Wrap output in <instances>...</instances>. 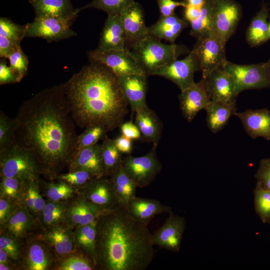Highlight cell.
Returning <instances> with one entry per match:
<instances>
[{"label": "cell", "mask_w": 270, "mask_h": 270, "mask_svg": "<svg viewBox=\"0 0 270 270\" xmlns=\"http://www.w3.org/2000/svg\"><path fill=\"white\" fill-rule=\"evenodd\" d=\"M14 119V144L34 155L42 174L56 178L72 160L77 138L63 84L23 102Z\"/></svg>", "instance_id": "1"}, {"label": "cell", "mask_w": 270, "mask_h": 270, "mask_svg": "<svg viewBox=\"0 0 270 270\" xmlns=\"http://www.w3.org/2000/svg\"><path fill=\"white\" fill-rule=\"evenodd\" d=\"M63 85L71 116L80 128L97 124L112 132L128 113L118 78L104 64L90 62Z\"/></svg>", "instance_id": "2"}, {"label": "cell", "mask_w": 270, "mask_h": 270, "mask_svg": "<svg viewBox=\"0 0 270 270\" xmlns=\"http://www.w3.org/2000/svg\"><path fill=\"white\" fill-rule=\"evenodd\" d=\"M148 224L124 208L102 212L97 219L96 268L102 270H144L154 249Z\"/></svg>", "instance_id": "3"}, {"label": "cell", "mask_w": 270, "mask_h": 270, "mask_svg": "<svg viewBox=\"0 0 270 270\" xmlns=\"http://www.w3.org/2000/svg\"><path fill=\"white\" fill-rule=\"evenodd\" d=\"M128 50L144 74L149 76L177 60L186 48L175 44L162 43L160 40L148 34L132 45Z\"/></svg>", "instance_id": "4"}, {"label": "cell", "mask_w": 270, "mask_h": 270, "mask_svg": "<svg viewBox=\"0 0 270 270\" xmlns=\"http://www.w3.org/2000/svg\"><path fill=\"white\" fill-rule=\"evenodd\" d=\"M42 174L39 164L28 150L14 144L0 151V177L16 178L25 180Z\"/></svg>", "instance_id": "5"}, {"label": "cell", "mask_w": 270, "mask_h": 270, "mask_svg": "<svg viewBox=\"0 0 270 270\" xmlns=\"http://www.w3.org/2000/svg\"><path fill=\"white\" fill-rule=\"evenodd\" d=\"M224 68L234 78L236 92L270 88V72L267 62L238 64L226 60Z\"/></svg>", "instance_id": "6"}, {"label": "cell", "mask_w": 270, "mask_h": 270, "mask_svg": "<svg viewBox=\"0 0 270 270\" xmlns=\"http://www.w3.org/2000/svg\"><path fill=\"white\" fill-rule=\"evenodd\" d=\"M156 148L144 156L134 157L130 156L122 159V167L126 172L134 181L138 187L142 188L150 185L162 168L156 152Z\"/></svg>", "instance_id": "7"}, {"label": "cell", "mask_w": 270, "mask_h": 270, "mask_svg": "<svg viewBox=\"0 0 270 270\" xmlns=\"http://www.w3.org/2000/svg\"><path fill=\"white\" fill-rule=\"evenodd\" d=\"M88 55L90 62L104 64L110 68L118 78L132 74L147 76L130 52L126 48L106 51H100L96 49L88 52Z\"/></svg>", "instance_id": "8"}, {"label": "cell", "mask_w": 270, "mask_h": 270, "mask_svg": "<svg viewBox=\"0 0 270 270\" xmlns=\"http://www.w3.org/2000/svg\"><path fill=\"white\" fill-rule=\"evenodd\" d=\"M73 22L54 17L34 18L26 24V38H40L48 42L76 36L70 28Z\"/></svg>", "instance_id": "9"}, {"label": "cell", "mask_w": 270, "mask_h": 270, "mask_svg": "<svg viewBox=\"0 0 270 270\" xmlns=\"http://www.w3.org/2000/svg\"><path fill=\"white\" fill-rule=\"evenodd\" d=\"M241 17L240 6L232 0H216L210 36L226 43Z\"/></svg>", "instance_id": "10"}, {"label": "cell", "mask_w": 270, "mask_h": 270, "mask_svg": "<svg viewBox=\"0 0 270 270\" xmlns=\"http://www.w3.org/2000/svg\"><path fill=\"white\" fill-rule=\"evenodd\" d=\"M200 71L198 58L190 52L184 59L176 60L158 68L154 76L165 78L173 82L183 91L192 86L195 82L194 74Z\"/></svg>", "instance_id": "11"}, {"label": "cell", "mask_w": 270, "mask_h": 270, "mask_svg": "<svg viewBox=\"0 0 270 270\" xmlns=\"http://www.w3.org/2000/svg\"><path fill=\"white\" fill-rule=\"evenodd\" d=\"M202 80L210 101L236 104L238 94L234 79L222 66Z\"/></svg>", "instance_id": "12"}, {"label": "cell", "mask_w": 270, "mask_h": 270, "mask_svg": "<svg viewBox=\"0 0 270 270\" xmlns=\"http://www.w3.org/2000/svg\"><path fill=\"white\" fill-rule=\"evenodd\" d=\"M225 46V42L212 36L198 40L192 52L198 58L202 78L227 60Z\"/></svg>", "instance_id": "13"}, {"label": "cell", "mask_w": 270, "mask_h": 270, "mask_svg": "<svg viewBox=\"0 0 270 270\" xmlns=\"http://www.w3.org/2000/svg\"><path fill=\"white\" fill-rule=\"evenodd\" d=\"M79 191L81 196L102 212L112 210L118 206L110 177L96 178Z\"/></svg>", "instance_id": "14"}, {"label": "cell", "mask_w": 270, "mask_h": 270, "mask_svg": "<svg viewBox=\"0 0 270 270\" xmlns=\"http://www.w3.org/2000/svg\"><path fill=\"white\" fill-rule=\"evenodd\" d=\"M40 237L58 260L74 254L77 248L74 230L63 222L44 229Z\"/></svg>", "instance_id": "15"}, {"label": "cell", "mask_w": 270, "mask_h": 270, "mask_svg": "<svg viewBox=\"0 0 270 270\" xmlns=\"http://www.w3.org/2000/svg\"><path fill=\"white\" fill-rule=\"evenodd\" d=\"M186 228L184 218L169 214L163 225L152 234L154 245L174 252L180 250Z\"/></svg>", "instance_id": "16"}, {"label": "cell", "mask_w": 270, "mask_h": 270, "mask_svg": "<svg viewBox=\"0 0 270 270\" xmlns=\"http://www.w3.org/2000/svg\"><path fill=\"white\" fill-rule=\"evenodd\" d=\"M125 37V48L130 47L148 34L141 6L134 2L120 14Z\"/></svg>", "instance_id": "17"}, {"label": "cell", "mask_w": 270, "mask_h": 270, "mask_svg": "<svg viewBox=\"0 0 270 270\" xmlns=\"http://www.w3.org/2000/svg\"><path fill=\"white\" fill-rule=\"evenodd\" d=\"M102 212L80 194L78 197L68 203L63 223L74 230L96 220Z\"/></svg>", "instance_id": "18"}, {"label": "cell", "mask_w": 270, "mask_h": 270, "mask_svg": "<svg viewBox=\"0 0 270 270\" xmlns=\"http://www.w3.org/2000/svg\"><path fill=\"white\" fill-rule=\"evenodd\" d=\"M178 99L182 114L189 122L210 102L202 80L182 91Z\"/></svg>", "instance_id": "19"}, {"label": "cell", "mask_w": 270, "mask_h": 270, "mask_svg": "<svg viewBox=\"0 0 270 270\" xmlns=\"http://www.w3.org/2000/svg\"><path fill=\"white\" fill-rule=\"evenodd\" d=\"M246 132L252 138L262 137L270 140V110L266 108L236 112Z\"/></svg>", "instance_id": "20"}, {"label": "cell", "mask_w": 270, "mask_h": 270, "mask_svg": "<svg viewBox=\"0 0 270 270\" xmlns=\"http://www.w3.org/2000/svg\"><path fill=\"white\" fill-rule=\"evenodd\" d=\"M147 76L132 74L118 77L122 92L132 113L146 106Z\"/></svg>", "instance_id": "21"}, {"label": "cell", "mask_w": 270, "mask_h": 270, "mask_svg": "<svg viewBox=\"0 0 270 270\" xmlns=\"http://www.w3.org/2000/svg\"><path fill=\"white\" fill-rule=\"evenodd\" d=\"M68 167V170L88 171L96 178L104 176L101 144L98 143L81 150L72 158Z\"/></svg>", "instance_id": "22"}, {"label": "cell", "mask_w": 270, "mask_h": 270, "mask_svg": "<svg viewBox=\"0 0 270 270\" xmlns=\"http://www.w3.org/2000/svg\"><path fill=\"white\" fill-rule=\"evenodd\" d=\"M34 8V18L54 17L74 22L80 11L70 0H28Z\"/></svg>", "instance_id": "23"}, {"label": "cell", "mask_w": 270, "mask_h": 270, "mask_svg": "<svg viewBox=\"0 0 270 270\" xmlns=\"http://www.w3.org/2000/svg\"><path fill=\"white\" fill-rule=\"evenodd\" d=\"M26 248L24 266L28 270H46L54 262V254L48 244L40 237L28 241Z\"/></svg>", "instance_id": "24"}, {"label": "cell", "mask_w": 270, "mask_h": 270, "mask_svg": "<svg viewBox=\"0 0 270 270\" xmlns=\"http://www.w3.org/2000/svg\"><path fill=\"white\" fill-rule=\"evenodd\" d=\"M124 48V32L120 15H108L96 50L106 51Z\"/></svg>", "instance_id": "25"}, {"label": "cell", "mask_w": 270, "mask_h": 270, "mask_svg": "<svg viewBox=\"0 0 270 270\" xmlns=\"http://www.w3.org/2000/svg\"><path fill=\"white\" fill-rule=\"evenodd\" d=\"M134 123L140 130L142 138L153 143L156 148L162 136V124L156 112L146 105L135 112Z\"/></svg>", "instance_id": "26"}, {"label": "cell", "mask_w": 270, "mask_h": 270, "mask_svg": "<svg viewBox=\"0 0 270 270\" xmlns=\"http://www.w3.org/2000/svg\"><path fill=\"white\" fill-rule=\"evenodd\" d=\"M126 210L134 218L148 225L156 215L172 212L171 207L164 205L156 199L136 196L129 202Z\"/></svg>", "instance_id": "27"}, {"label": "cell", "mask_w": 270, "mask_h": 270, "mask_svg": "<svg viewBox=\"0 0 270 270\" xmlns=\"http://www.w3.org/2000/svg\"><path fill=\"white\" fill-rule=\"evenodd\" d=\"M35 218L23 204H20L0 228L18 240L26 238L32 232Z\"/></svg>", "instance_id": "28"}, {"label": "cell", "mask_w": 270, "mask_h": 270, "mask_svg": "<svg viewBox=\"0 0 270 270\" xmlns=\"http://www.w3.org/2000/svg\"><path fill=\"white\" fill-rule=\"evenodd\" d=\"M187 26L186 20L179 18L175 14L168 16H160L155 24L148 27V33L160 40L174 44L176 38Z\"/></svg>", "instance_id": "29"}, {"label": "cell", "mask_w": 270, "mask_h": 270, "mask_svg": "<svg viewBox=\"0 0 270 270\" xmlns=\"http://www.w3.org/2000/svg\"><path fill=\"white\" fill-rule=\"evenodd\" d=\"M206 112L208 126L216 133L227 124L230 118L236 112V104L210 101L204 109Z\"/></svg>", "instance_id": "30"}, {"label": "cell", "mask_w": 270, "mask_h": 270, "mask_svg": "<svg viewBox=\"0 0 270 270\" xmlns=\"http://www.w3.org/2000/svg\"><path fill=\"white\" fill-rule=\"evenodd\" d=\"M110 178L118 205L126 209L129 202L136 196V184L126 172L122 164Z\"/></svg>", "instance_id": "31"}, {"label": "cell", "mask_w": 270, "mask_h": 270, "mask_svg": "<svg viewBox=\"0 0 270 270\" xmlns=\"http://www.w3.org/2000/svg\"><path fill=\"white\" fill-rule=\"evenodd\" d=\"M268 9L264 4L252 18L247 30L246 38L251 46L260 44L268 40L269 22L268 21Z\"/></svg>", "instance_id": "32"}, {"label": "cell", "mask_w": 270, "mask_h": 270, "mask_svg": "<svg viewBox=\"0 0 270 270\" xmlns=\"http://www.w3.org/2000/svg\"><path fill=\"white\" fill-rule=\"evenodd\" d=\"M96 226L97 220L78 226L74 230V240L77 247L92 260L96 266Z\"/></svg>", "instance_id": "33"}, {"label": "cell", "mask_w": 270, "mask_h": 270, "mask_svg": "<svg viewBox=\"0 0 270 270\" xmlns=\"http://www.w3.org/2000/svg\"><path fill=\"white\" fill-rule=\"evenodd\" d=\"M216 2V0H205L200 16L190 22V34L197 38L198 40L210 36Z\"/></svg>", "instance_id": "34"}, {"label": "cell", "mask_w": 270, "mask_h": 270, "mask_svg": "<svg viewBox=\"0 0 270 270\" xmlns=\"http://www.w3.org/2000/svg\"><path fill=\"white\" fill-rule=\"evenodd\" d=\"M46 202L40 192L38 178L28 180L24 190L22 204L28 210L36 219L38 218Z\"/></svg>", "instance_id": "35"}, {"label": "cell", "mask_w": 270, "mask_h": 270, "mask_svg": "<svg viewBox=\"0 0 270 270\" xmlns=\"http://www.w3.org/2000/svg\"><path fill=\"white\" fill-rule=\"evenodd\" d=\"M101 146L104 176L110 177L122 166V154L116 147L114 139L110 138L107 136L102 140Z\"/></svg>", "instance_id": "36"}, {"label": "cell", "mask_w": 270, "mask_h": 270, "mask_svg": "<svg viewBox=\"0 0 270 270\" xmlns=\"http://www.w3.org/2000/svg\"><path fill=\"white\" fill-rule=\"evenodd\" d=\"M67 206L66 202L46 200L38 218L43 228L63 222Z\"/></svg>", "instance_id": "37"}, {"label": "cell", "mask_w": 270, "mask_h": 270, "mask_svg": "<svg viewBox=\"0 0 270 270\" xmlns=\"http://www.w3.org/2000/svg\"><path fill=\"white\" fill-rule=\"evenodd\" d=\"M28 180L12 177H0V198H4L22 204L26 182Z\"/></svg>", "instance_id": "38"}, {"label": "cell", "mask_w": 270, "mask_h": 270, "mask_svg": "<svg viewBox=\"0 0 270 270\" xmlns=\"http://www.w3.org/2000/svg\"><path fill=\"white\" fill-rule=\"evenodd\" d=\"M108 132L105 127L100 125H92L86 128L82 133L77 136L72 157L82 149L98 144L100 140H103L107 136Z\"/></svg>", "instance_id": "39"}, {"label": "cell", "mask_w": 270, "mask_h": 270, "mask_svg": "<svg viewBox=\"0 0 270 270\" xmlns=\"http://www.w3.org/2000/svg\"><path fill=\"white\" fill-rule=\"evenodd\" d=\"M44 194L48 200L55 202H66L74 196L76 189L66 183L44 182Z\"/></svg>", "instance_id": "40"}, {"label": "cell", "mask_w": 270, "mask_h": 270, "mask_svg": "<svg viewBox=\"0 0 270 270\" xmlns=\"http://www.w3.org/2000/svg\"><path fill=\"white\" fill-rule=\"evenodd\" d=\"M134 2V0H92L78 10L80 12L88 8H94L104 11L108 16L120 14L124 10Z\"/></svg>", "instance_id": "41"}, {"label": "cell", "mask_w": 270, "mask_h": 270, "mask_svg": "<svg viewBox=\"0 0 270 270\" xmlns=\"http://www.w3.org/2000/svg\"><path fill=\"white\" fill-rule=\"evenodd\" d=\"M96 177L90 172L81 170H68V172L59 174L56 179L78 190L89 184Z\"/></svg>", "instance_id": "42"}, {"label": "cell", "mask_w": 270, "mask_h": 270, "mask_svg": "<svg viewBox=\"0 0 270 270\" xmlns=\"http://www.w3.org/2000/svg\"><path fill=\"white\" fill-rule=\"evenodd\" d=\"M57 270H92L96 268L92 260L88 256L73 254L58 260Z\"/></svg>", "instance_id": "43"}, {"label": "cell", "mask_w": 270, "mask_h": 270, "mask_svg": "<svg viewBox=\"0 0 270 270\" xmlns=\"http://www.w3.org/2000/svg\"><path fill=\"white\" fill-rule=\"evenodd\" d=\"M254 194L256 212L263 222H270V190L256 184Z\"/></svg>", "instance_id": "44"}, {"label": "cell", "mask_w": 270, "mask_h": 270, "mask_svg": "<svg viewBox=\"0 0 270 270\" xmlns=\"http://www.w3.org/2000/svg\"><path fill=\"white\" fill-rule=\"evenodd\" d=\"M26 24L21 26L6 18H0V36L20 44L25 38Z\"/></svg>", "instance_id": "45"}, {"label": "cell", "mask_w": 270, "mask_h": 270, "mask_svg": "<svg viewBox=\"0 0 270 270\" xmlns=\"http://www.w3.org/2000/svg\"><path fill=\"white\" fill-rule=\"evenodd\" d=\"M14 119L0 112V151L14 144Z\"/></svg>", "instance_id": "46"}, {"label": "cell", "mask_w": 270, "mask_h": 270, "mask_svg": "<svg viewBox=\"0 0 270 270\" xmlns=\"http://www.w3.org/2000/svg\"><path fill=\"white\" fill-rule=\"evenodd\" d=\"M10 66L16 74L19 82L26 75L28 66L27 56L20 46L18 48L8 56Z\"/></svg>", "instance_id": "47"}, {"label": "cell", "mask_w": 270, "mask_h": 270, "mask_svg": "<svg viewBox=\"0 0 270 270\" xmlns=\"http://www.w3.org/2000/svg\"><path fill=\"white\" fill-rule=\"evenodd\" d=\"M0 248L4 250L14 262H18L21 256L20 240L0 230Z\"/></svg>", "instance_id": "48"}, {"label": "cell", "mask_w": 270, "mask_h": 270, "mask_svg": "<svg viewBox=\"0 0 270 270\" xmlns=\"http://www.w3.org/2000/svg\"><path fill=\"white\" fill-rule=\"evenodd\" d=\"M255 178L257 184L270 190V158L260 160Z\"/></svg>", "instance_id": "49"}, {"label": "cell", "mask_w": 270, "mask_h": 270, "mask_svg": "<svg viewBox=\"0 0 270 270\" xmlns=\"http://www.w3.org/2000/svg\"><path fill=\"white\" fill-rule=\"evenodd\" d=\"M20 205L16 202L4 198H0V228Z\"/></svg>", "instance_id": "50"}, {"label": "cell", "mask_w": 270, "mask_h": 270, "mask_svg": "<svg viewBox=\"0 0 270 270\" xmlns=\"http://www.w3.org/2000/svg\"><path fill=\"white\" fill-rule=\"evenodd\" d=\"M160 12V16H168L174 14V10L178 6L185 7L186 2L174 0H156Z\"/></svg>", "instance_id": "51"}, {"label": "cell", "mask_w": 270, "mask_h": 270, "mask_svg": "<svg viewBox=\"0 0 270 270\" xmlns=\"http://www.w3.org/2000/svg\"><path fill=\"white\" fill-rule=\"evenodd\" d=\"M19 82L16 74L4 61L0 62V84H5Z\"/></svg>", "instance_id": "52"}, {"label": "cell", "mask_w": 270, "mask_h": 270, "mask_svg": "<svg viewBox=\"0 0 270 270\" xmlns=\"http://www.w3.org/2000/svg\"><path fill=\"white\" fill-rule=\"evenodd\" d=\"M120 128L122 134L132 140H140L142 138L140 130L132 120L122 122Z\"/></svg>", "instance_id": "53"}, {"label": "cell", "mask_w": 270, "mask_h": 270, "mask_svg": "<svg viewBox=\"0 0 270 270\" xmlns=\"http://www.w3.org/2000/svg\"><path fill=\"white\" fill-rule=\"evenodd\" d=\"M20 46L18 44L8 38L0 36V56L7 58L18 48Z\"/></svg>", "instance_id": "54"}, {"label": "cell", "mask_w": 270, "mask_h": 270, "mask_svg": "<svg viewBox=\"0 0 270 270\" xmlns=\"http://www.w3.org/2000/svg\"><path fill=\"white\" fill-rule=\"evenodd\" d=\"M118 150L122 154H130L132 149V140L121 134L114 139Z\"/></svg>", "instance_id": "55"}, {"label": "cell", "mask_w": 270, "mask_h": 270, "mask_svg": "<svg viewBox=\"0 0 270 270\" xmlns=\"http://www.w3.org/2000/svg\"><path fill=\"white\" fill-rule=\"evenodd\" d=\"M202 6H196L186 4V6L184 7L186 20L191 22L196 20L200 14Z\"/></svg>", "instance_id": "56"}, {"label": "cell", "mask_w": 270, "mask_h": 270, "mask_svg": "<svg viewBox=\"0 0 270 270\" xmlns=\"http://www.w3.org/2000/svg\"><path fill=\"white\" fill-rule=\"evenodd\" d=\"M0 263L8 264L15 266L14 262L8 256L7 252L0 248Z\"/></svg>", "instance_id": "57"}, {"label": "cell", "mask_w": 270, "mask_h": 270, "mask_svg": "<svg viewBox=\"0 0 270 270\" xmlns=\"http://www.w3.org/2000/svg\"><path fill=\"white\" fill-rule=\"evenodd\" d=\"M205 0H186V4L196 6H202Z\"/></svg>", "instance_id": "58"}, {"label": "cell", "mask_w": 270, "mask_h": 270, "mask_svg": "<svg viewBox=\"0 0 270 270\" xmlns=\"http://www.w3.org/2000/svg\"><path fill=\"white\" fill-rule=\"evenodd\" d=\"M15 266L4 263H0V270H11L15 269Z\"/></svg>", "instance_id": "59"}, {"label": "cell", "mask_w": 270, "mask_h": 270, "mask_svg": "<svg viewBox=\"0 0 270 270\" xmlns=\"http://www.w3.org/2000/svg\"><path fill=\"white\" fill-rule=\"evenodd\" d=\"M269 30H268V40L270 39V20L269 22Z\"/></svg>", "instance_id": "60"}, {"label": "cell", "mask_w": 270, "mask_h": 270, "mask_svg": "<svg viewBox=\"0 0 270 270\" xmlns=\"http://www.w3.org/2000/svg\"><path fill=\"white\" fill-rule=\"evenodd\" d=\"M267 63H268V68L270 72V60L267 62Z\"/></svg>", "instance_id": "61"}]
</instances>
